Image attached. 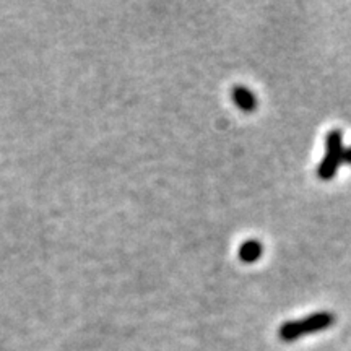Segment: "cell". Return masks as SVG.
<instances>
[{
    "instance_id": "cell-3",
    "label": "cell",
    "mask_w": 351,
    "mask_h": 351,
    "mask_svg": "<svg viewBox=\"0 0 351 351\" xmlns=\"http://www.w3.org/2000/svg\"><path fill=\"white\" fill-rule=\"evenodd\" d=\"M231 98L238 104L239 109H243L245 112L256 111L257 108V99L252 95L251 90H247L245 86H234L231 91Z\"/></svg>"
},
{
    "instance_id": "cell-2",
    "label": "cell",
    "mask_w": 351,
    "mask_h": 351,
    "mask_svg": "<svg viewBox=\"0 0 351 351\" xmlns=\"http://www.w3.org/2000/svg\"><path fill=\"white\" fill-rule=\"evenodd\" d=\"M327 153L324 156L322 163L319 165L317 176L324 181H328L339 171V166L341 165V156H343V135L340 130H332L328 132L327 140Z\"/></svg>"
},
{
    "instance_id": "cell-4",
    "label": "cell",
    "mask_w": 351,
    "mask_h": 351,
    "mask_svg": "<svg viewBox=\"0 0 351 351\" xmlns=\"http://www.w3.org/2000/svg\"><path fill=\"white\" fill-rule=\"evenodd\" d=\"M263 254V245L256 239L245 241L239 247V258L245 263H254Z\"/></svg>"
},
{
    "instance_id": "cell-1",
    "label": "cell",
    "mask_w": 351,
    "mask_h": 351,
    "mask_svg": "<svg viewBox=\"0 0 351 351\" xmlns=\"http://www.w3.org/2000/svg\"><path fill=\"white\" fill-rule=\"evenodd\" d=\"M335 322V317L330 313H315L313 315L301 320H293L287 322L280 327L278 335L283 341H295L301 339L302 335H309V333H317L320 330L332 327Z\"/></svg>"
},
{
    "instance_id": "cell-5",
    "label": "cell",
    "mask_w": 351,
    "mask_h": 351,
    "mask_svg": "<svg viewBox=\"0 0 351 351\" xmlns=\"http://www.w3.org/2000/svg\"><path fill=\"white\" fill-rule=\"evenodd\" d=\"M341 163L351 165V147L350 148H345V150H343V156H341Z\"/></svg>"
}]
</instances>
